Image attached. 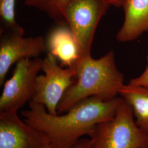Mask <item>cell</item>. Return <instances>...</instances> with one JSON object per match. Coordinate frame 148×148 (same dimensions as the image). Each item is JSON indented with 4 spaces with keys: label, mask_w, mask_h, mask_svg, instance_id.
<instances>
[{
    "label": "cell",
    "mask_w": 148,
    "mask_h": 148,
    "mask_svg": "<svg viewBox=\"0 0 148 148\" xmlns=\"http://www.w3.org/2000/svg\"><path fill=\"white\" fill-rule=\"evenodd\" d=\"M110 5L107 0H71L66 6L64 16L77 45L79 58L91 55L96 28Z\"/></svg>",
    "instance_id": "obj_4"
},
{
    "label": "cell",
    "mask_w": 148,
    "mask_h": 148,
    "mask_svg": "<svg viewBox=\"0 0 148 148\" xmlns=\"http://www.w3.org/2000/svg\"><path fill=\"white\" fill-rule=\"evenodd\" d=\"M17 111H0V148H45L49 145L47 136L22 121Z\"/></svg>",
    "instance_id": "obj_7"
},
{
    "label": "cell",
    "mask_w": 148,
    "mask_h": 148,
    "mask_svg": "<svg viewBox=\"0 0 148 148\" xmlns=\"http://www.w3.org/2000/svg\"><path fill=\"white\" fill-rule=\"evenodd\" d=\"M43 59H24L16 63L11 78L4 85L0 97V111L21 108L32 101L36 79L42 70Z\"/></svg>",
    "instance_id": "obj_6"
},
{
    "label": "cell",
    "mask_w": 148,
    "mask_h": 148,
    "mask_svg": "<svg viewBox=\"0 0 148 148\" xmlns=\"http://www.w3.org/2000/svg\"><path fill=\"white\" fill-rule=\"evenodd\" d=\"M16 0H0V16L2 24L1 30L24 35V30L15 18Z\"/></svg>",
    "instance_id": "obj_13"
},
{
    "label": "cell",
    "mask_w": 148,
    "mask_h": 148,
    "mask_svg": "<svg viewBox=\"0 0 148 148\" xmlns=\"http://www.w3.org/2000/svg\"><path fill=\"white\" fill-rule=\"evenodd\" d=\"M92 147V140L90 139L87 138H81L79 141L76 143L74 147L71 148H91ZM45 148H52L50 144L46 147Z\"/></svg>",
    "instance_id": "obj_15"
},
{
    "label": "cell",
    "mask_w": 148,
    "mask_h": 148,
    "mask_svg": "<svg viewBox=\"0 0 148 148\" xmlns=\"http://www.w3.org/2000/svg\"><path fill=\"white\" fill-rule=\"evenodd\" d=\"M91 148H148V135L136 125L132 107L123 99L115 116L95 126Z\"/></svg>",
    "instance_id": "obj_3"
},
{
    "label": "cell",
    "mask_w": 148,
    "mask_h": 148,
    "mask_svg": "<svg viewBox=\"0 0 148 148\" xmlns=\"http://www.w3.org/2000/svg\"><path fill=\"white\" fill-rule=\"evenodd\" d=\"M42 71L45 74L37 76L31 101L42 104L48 113L56 115L64 94L75 82L73 79L76 77V70L73 67L62 68L57 63V58L48 52L43 59Z\"/></svg>",
    "instance_id": "obj_5"
},
{
    "label": "cell",
    "mask_w": 148,
    "mask_h": 148,
    "mask_svg": "<svg viewBox=\"0 0 148 148\" xmlns=\"http://www.w3.org/2000/svg\"><path fill=\"white\" fill-rule=\"evenodd\" d=\"M122 8L124 22L116 38L120 42H127L148 32V0H126Z\"/></svg>",
    "instance_id": "obj_9"
},
{
    "label": "cell",
    "mask_w": 148,
    "mask_h": 148,
    "mask_svg": "<svg viewBox=\"0 0 148 148\" xmlns=\"http://www.w3.org/2000/svg\"></svg>",
    "instance_id": "obj_17"
},
{
    "label": "cell",
    "mask_w": 148,
    "mask_h": 148,
    "mask_svg": "<svg viewBox=\"0 0 148 148\" xmlns=\"http://www.w3.org/2000/svg\"><path fill=\"white\" fill-rule=\"evenodd\" d=\"M129 84L134 86H143L148 88V55L147 56V65L146 69L139 77L131 79L129 82Z\"/></svg>",
    "instance_id": "obj_14"
},
{
    "label": "cell",
    "mask_w": 148,
    "mask_h": 148,
    "mask_svg": "<svg viewBox=\"0 0 148 148\" xmlns=\"http://www.w3.org/2000/svg\"><path fill=\"white\" fill-rule=\"evenodd\" d=\"M123 101L121 97L104 101L90 97L76 103L62 114L51 115L42 104L30 101L29 109L21 111L24 121L44 133L52 148H71L85 135L90 136L95 126L115 116Z\"/></svg>",
    "instance_id": "obj_1"
},
{
    "label": "cell",
    "mask_w": 148,
    "mask_h": 148,
    "mask_svg": "<svg viewBox=\"0 0 148 148\" xmlns=\"http://www.w3.org/2000/svg\"><path fill=\"white\" fill-rule=\"evenodd\" d=\"M119 95L132 107L138 127L148 135V88L124 85Z\"/></svg>",
    "instance_id": "obj_11"
},
{
    "label": "cell",
    "mask_w": 148,
    "mask_h": 148,
    "mask_svg": "<svg viewBox=\"0 0 148 148\" xmlns=\"http://www.w3.org/2000/svg\"><path fill=\"white\" fill-rule=\"evenodd\" d=\"M71 0H25V4L45 13L59 26H67L64 11Z\"/></svg>",
    "instance_id": "obj_12"
},
{
    "label": "cell",
    "mask_w": 148,
    "mask_h": 148,
    "mask_svg": "<svg viewBox=\"0 0 148 148\" xmlns=\"http://www.w3.org/2000/svg\"><path fill=\"white\" fill-rule=\"evenodd\" d=\"M76 81L65 91L57 106L58 114L69 110L76 103L90 97L104 101L117 97L124 85V77L117 68L113 51L99 59L91 55L78 59L73 66Z\"/></svg>",
    "instance_id": "obj_2"
},
{
    "label": "cell",
    "mask_w": 148,
    "mask_h": 148,
    "mask_svg": "<svg viewBox=\"0 0 148 148\" xmlns=\"http://www.w3.org/2000/svg\"><path fill=\"white\" fill-rule=\"evenodd\" d=\"M111 5L115 7H122L126 0H107Z\"/></svg>",
    "instance_id": "obj_16"
},
{
    "label": "cell",
    "mask_w": 148,
    "mask_h": 148,
    "mask_svg": "<svg viewBox=\"0 0 148 148\" xmlns=\"http://www.w3.org/2000/svg\"><path fill=\"white\" fill-rule=\"evenodd\" d=\"M0 37V86H2L13 64L24 59L38 58L47 47L41 36L24 37L23 35L1 30Z\"/></svg>",
    "instance_id": "obj_8"
},
{
    "label": "cell",
    "mask_w": 148,
    "mask_h": 148,
    "mask_svg": "<svg viewBox=\"0 0 148 148\" xmlns=\"http://www.w3.org/2000/svg\"><path fill=\"white\" fill-rule=\"evenodd\" d=\"M47 47L64 65L73 66L79 58V52L74 35L69 27L59 26L49 34L46 42Z\"/></svg>",
    "instance_id": "obj_10"
}]
</instances>
